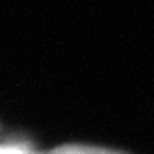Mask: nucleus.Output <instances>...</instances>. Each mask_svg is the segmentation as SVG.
<instances>
[{"label": "nucleus", "instance_id": "f257e3e1", "mask_svg": "<svg viewBox=\"0 0 154 154\" xmlns=\"http://www.w3.org/2000/svg\"><path fill=\"white\" fill-rule=\"evenodd\" d=\"M44 154H122V152L94 148V146H76V144H70V146H60V148H54V150L44 152Z\"/></svg>", "mask_w": 154, "mask_h": 154}, {"label": "nucleus", "instance_id": "f03ea898", "mask_svg": "<svg viewBox=\"0 0 154 154\" xmlns=\"http://www.w3.org/2000/svg\"><path fill=\"white\" fill-rule=\"evenodd\" d=\"M0 154H30L20 146H0Z\"/></svg>", "mask_w": 154, "mask_h": 154}]
</instances>
